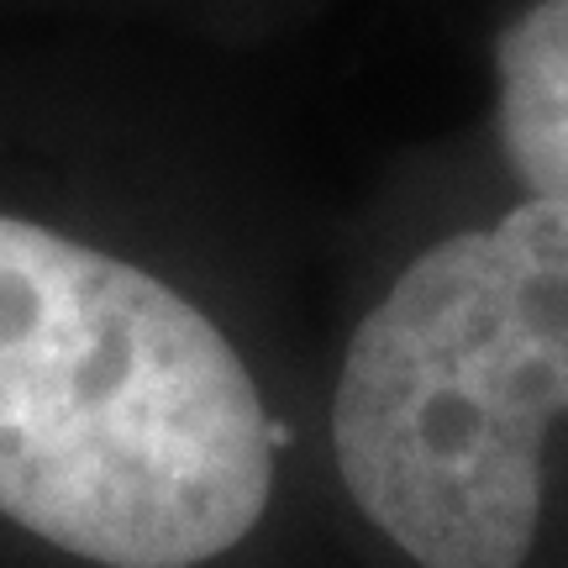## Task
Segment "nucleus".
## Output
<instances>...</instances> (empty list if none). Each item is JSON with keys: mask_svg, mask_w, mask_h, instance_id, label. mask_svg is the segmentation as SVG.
<instances>
[{"mask_svg": "<svg viewBox=\"0 0 568 568\" xmlns=\"http://www.w3.org/2000/svg\"><path fill=\"white\" fill-rule=\"evenodd\" d=\"M274 437L180 290L0 216V516L101 568L211 564L258 527Z\"/></svg>", "mask_w": 568, "mask_h": 568, "instance_id": "1", "label": "nucleus"}, {"mask_svg": "<svg viewBox=\"0 0 568 568\" xmlns=\"http://www.w3.org/2000/svg\"><path fill=\"white\" fill-rule=\"evenodd\" d=\"M568 410V201L453 232L343 358L332 447L353 506L422 568H521L542 432Z\"/></svg>", "mask_w": 568, "mask_h": 568, "instance_id": "2", "label": "nucleus"}, {"mask_svg": "<svg viewBox=\"0 0 568 568\" xmlns=\"http://www.w3.org/2000/svg\"><path fill=\"white\" fill-rule=\"evenodd\" d=\"M500 142L537 201H568V0H537L500 48Z\"/></svg>", "mask_w": 568, "mask_h": 568, "instance_id": "3", "label": "nucleus"}]
</instances>
